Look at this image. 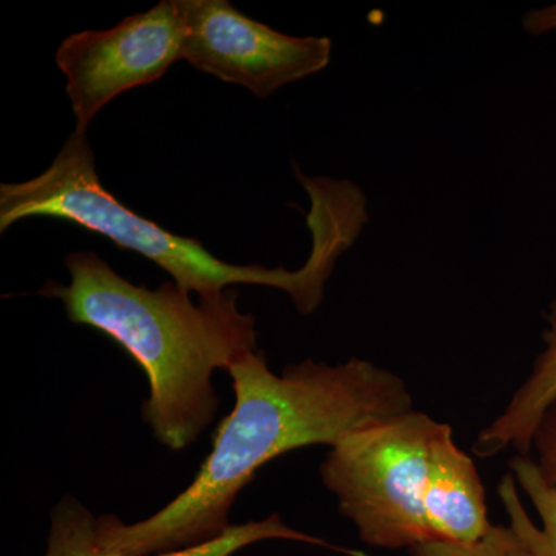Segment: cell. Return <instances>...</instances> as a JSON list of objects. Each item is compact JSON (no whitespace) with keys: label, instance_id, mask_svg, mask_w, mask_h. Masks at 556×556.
<instances>
[{"label":"cell","instance_id":"cell-2","mask_svg":"<svg viewBox=\"0 0 556 556\" xmlns=\"http://www.w3.org/2000/svg\"><path fill=\"white\" fill-rule=\"evenodd\" d=\"M65 266L67 287L49 280L39 294L61 300L73 324L97 329L127 351L149 380L142 419L153 437L175 452L189 447L217 413L215 369L228 371L257 351V320L239 309V291L192 302L175 281L156 289L130 283L94 252H73Z\"/></svg>","mask_w":556,"mask_h":556},{"label":"cell","instance_id":"cell-3","mask_svg":"<svg viewBox=\"0 0 556 556\" xmlns=\"http://www.w3.org/2000/svg\"><path fill=\"white\" fill-rule=\"evenodd\" d=\"M35 217L65 219L100 233L155 263L189 294L206 298L233 285L277 288L289 294L303 316L320 306L325 285L340 257L331 241L314 239L308 260L298 270L222 262L199 240L174 236L116 200L102 186L87 135L76 130L49 169L27 181L0 186V232Z\"/></svg>","mask_w":556,"mask_h":556},{"label":"cell","instance_id":"cell-11","mask_svg":"<svg viewBox=\"0 0 556 556\" xmlns=\"http://www.w3.org/2000/svg\"><path fill=\"white\" fill-rule=\"evenodd\" d=\"M409 556H529L510 527L492 526L481 541L473 544L422 543L409 548Z\"/></svg>","mask_w":556,"mask_h":556},{"label":"cell","instance_id":"cell-6","mask_svg":"<svg viewBox=\"0 0 556 556\" xmlns=\"http://www.w3.org/2000/svg\"><path fill=\"white\" fill-rule=\"evenodd\" d=\"M182 39L175 0H163L109 30L68 36L56 51V62L67 79L75 130L86 134L98 113L124 91L163 78L182 60Z\"/></svg>","mask_w":556,"mask_h":556},{"label":"cell","instance_id":"cell-5","mask_svg":"<svg viewBox=\"0 0 556 556\" xmlns=\"http://www.w3.org/2000/svg\"><path fill=\"white\" fill-rule=\"evenodd\" d=\"M175 2L185 28L182 60L255 97L268 98L331 62V39L285 35L244 16L226 0Z\"/></svg>","mask_w":556,"mask_h":556},{"label":"cell","instance_id":"cell-13","mask_svg":"<svg viewBox=\"0 0 556 556\" xmlns=\"http://www.w3.org/2000/svg\"><path fill=\"white\" fill-rule=\"evenodd\" d=\"M525 31L533 36H543L547 33H556V2L543 9L527 11L522 20Z\"/></svg>","mask_w":556,"mask_h":556},{"label":"cell","instance_id":"cell-7","mask_svg":"<svg viewBox=\"0 0 556 556\" xmlns=\"http://www.w3.org/2000/svg\"><path fill=\"white\" fill-rule=\"evenodd\" d=\"M424 514L430 543H478L493 526L486 517L485 489L477 466L457 447L448 424L431 448Z\"/></svg>","mask_w":556,"mask_h":556},{"label":"cell","instance_id":"cell-10","mask_svg":"<svg viewBox=\"0 0 556 556\" xmlns=\"http://www.w3.org/2000/svg\"><path fill=\"white\" fill-rule=\"evenodd\" d=\"M244 547V538L237 527L225 535L192 548L155 556H230ZM46 556H129L109 551L98 536V518L75 497L67 496L51 515L49 547Z\"/></svg>","mask_w":556,"mask_h":556},{"label":"cell","instance_id":"cell-4","mask_svg":"<svg viewBox=\"0 0 556 556\" xmlns=\"http://www.w3.org/2000/svg\"><path fill=\"white\" fill-rule=\"evenodd\" d=\"M445 424L412 412L378 420L329 447L320 473L368 546L430 543L424 514L431 448Z\"/></svg>","mask_w":556,"mask_h":556},{"label":"cell","instance_id":"cell-12","mask_svg":"<svg viewBox=\"0 0 556 556\" xmlns=\"http://www.w3.org/2000/svg\"><path fill=\"white\" fill-rule=\"evenodd\" d=\"M538 453V468L551 484H556V399L538 424L533 447Z\"/></svg>","mask_w":556,"mask_h":556},{"label":"cell","instance_id":"cell-9","mask_svg":"<svg viewBox=\"0 0 556 556\" xmlns=\"http://www.w3.org/2000/svg\"><path fill=\"white\" fill-rule=\"evenodd\" d=\"M510 473L497 484V496L511 532L529 556H556V484H551L526 455L511 457Z\"/></svg>","mask_w":556,"mask_h":556},{"label":"cell","instance_id":"cell-1","mask_svg":"<svg viewBox=\"0 0 556 556\" xmlns=\"http://www.w3.org/2000/svg\"><path fill=\"white\" fill-rule=\"evenodd\" d=\"M226 372L236 405L219 422L192 484L144 521L98 518L102 546L155 556L211 543L228 532L237 496L274 457L308 445L332 447L353 431L413 409L405 380L364 358L339 365L308 358L277 376L265 354L252 351Z\"/></svg>","mask_w":556,"mask_h":556},{"label":"cell","instance_id":"cell-8","mask_svg":"<svg viewBox=\"0 0 556 556\" xmlns=\"http://www.w3.org/2000/svg\"><path fill=\"white\" fill-rule=\"evenodd\" d=\"M544 320V350L506 409L478 434L473 444L478 457L485 459L507 448L526 456L532 452L538 424L556 399V300L548 305Z\"/></svg>","mask_w":556,"mask_h":556}]
</instances>
